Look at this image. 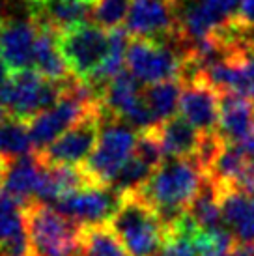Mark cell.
Instances as JSON below:
<instances>
[{
  "label": "cell",
  "mask_w": 254,
  "mask_h": 256,
  "mask_svg": "<svg viewBox=\"0 0 254 256\" xmlns=\"http://www.w3.org/2000/svg\"><path fill=\"white\" fill-rule=\"evenodd\" d=\"M206 172L196 159H168L157 168L140 192L157 210L164 226L184 215L204 184Z\"/></svg>",
  "instance_id": "cell-1"
},
{
  "label": "cell",
  "mask_w": 254,
  "mask_h": 256,
  "mask_svg": "<svg viewBox=\"0 0 254 256\" xmlns=\"http://www.w3.org/2000/svg\"><path fill=\"white\" fill-rule=\"evenodd\" d=\"M108 226L129 256H156L164 243L166 226L157 210L140 192H124Z\"/></svg>",
  "instance_id": "cell-2"
},
{
  "label": "cell",
  "mask_w": 254,
  "mask_h": 256,
  "mask_svg": "<svg viewBox=\"0 0 254 256\" xmlns=\"http://www.w3.org/2000/svg\"><path fill=\"white\" fill-rule=\"evenodd\" d=\"M22 217L32 256H78L82 252V226L62 215L56 208L32 200L22 206Z\"/></svg>",
  "instance_id": "cell-3"
},
{
  "label": "cell",
  "mask_w": 254,
  "mask_h": 256,
  "mask_svg": "<svg viewBox=\"0 0 254 256\" xmlns=\"http://www.w3.org/2000/svg\"><path fill=\"white\" fill-rule=\"evenodd\" d=\"M126 64L129 72L146 84L182 80L189 70L187 47L180 42L133 38Z\"/></svg>",
  "instance_id": "cell-4"
},
{
  "label": "cell",
  "mask_w": 254,
  "mask_h": 256,
  "mask_svg": "<svg viewBox=\"0 0 254 256\" xmlns=\"http://www.w3.org/2000/svg\"><path fill=\"white\" fill-rule=\"evenodd\" d=\"M71 78V77H70ZM66 82H56L42 77L36 70L12 73L0 88V103L8 116L30 122L43 110H49L64 98Z\"/></svg>",
  "instance_id": "cell-5"
},
{
  "label": "cell",
  "mask_w": 254,
  "mask_h": 256,
  "mask_svg": "<svg viewBox=\"0 0 254 256\" xmlns=\"http://www.w3.org/2000/svg\"><path fill=\"white\" fill-rule=\"evenodd\" d=\"M136 136L127 124L103 118V128L94 154L80 168L90 187H110L120 168L133 156Z\"/></svg>",
  "instance_id": "cell-6"
},
{
  "label": "cell",
  "mask_w": 254,
  "mask_h": 256,
  "mask_svg": "<svg viewBox=\"0 0 254 256\" xmlns=\"http://www.w3.org/2000/svg\"><path fill=\"white\" fill-rule=\"evenodd\" d=\"M110 40L94 22H78L58 32V49L68 70L80 82H88L103 66Z\"/></svg>",
  "instance_id": "cell-7"
},
{
  "label": "cell",
  "mask_w": 254,
  "mask_h": 256,
  "mask_svg": "<svg viewBox=\"0 0 254 256\" xmlns=\"http://www.w3.org/2000/svg\"><path fill=\"white\" fill-rule=\"evenodd\" d=\"M126 30L133 38L180 42V0H131Z\"/></svg>",
  "instance_id": "cell-8"
},
{
  "label": "cell",
  "mask_w": 254,
  "mask_h": 256,
  "mask_svg": "<svg viewBox=\"0 0 254 256\" xmlns=\"http://www.w3.org/2000/svg\"><path fill=\"white\" fill-rule=\"evenodd\" d=\"M103 128V112L88 116L75 128L66 131L49 148L36 152L40 161L49 166H80L84 164L98 146Z\"/></svg>",
  "instance_id": "cell-9"
},
{
  "label": "cell",
  "mask_w": 254,
  "mask_h": 256,
  "mask_svg": "<svg viewBox=\"0 0 254 256\" xmlns=\"http://www.w3.org/2000/svg\"><path fill=\"white\" fill-rule=\"evenodd\" d=\"M122 194L112 187H84L56 202V210L80 226L108 224L118 208Z\"/></svg>",
  "instance_id": "cell-10"
},
{
  "label": "cell",
  "mask_w": 254,
  "mask_h": 256,
  "mask_svg": "<svg viewBox=\"0 0 254 256\" xmlns=\"http://www.w3.org/2000/svg\"><path fill=\"white\" fill-rule=\"evenodd\" d=\"M220 110V94L202 75L184 78V92L180 100V114L200 135L217 131Z\"/></svg>",
  "instance_id": "cell-11"
},
{
  "label": "cell",
  "mask_w": 254,
  "mask_h": 256,
  "mask_svg": "<svg viewBox=\"0 0 254 256\" xmlns=\"http://www.w3.org/2000/svg\"><path fill=\"white\" fill-rule=\"evenodd\" d=\"M38 26L30 21L2 19L0 21V56L10 72H24L34 66V47Z\"/></svg>",
  "instance_id": "cell-12"
},
{
  "label": "cell",
  "mask_w": 254,
  "mask_h": 256,
  "mask_svg": "<svg viewBox=\"0 0 254 256\" xmlns=\"http://www.w3.org/2000/svg\"><path fill=\"white\" fill-rule=\"evenodd\" d=\"M215 185L226 228L240 243H254V198L248 192L230 185Z\"/></svg>",
  "instance_id": "cell-13"
},
{
  "label": "cell",
  "mask_w": 254,
  "mask_h": 256,
  "mask_svg": "<svg viewBox=\"0 0 254 256\" xmlns=\"http://www.w3.org/2000/svg\"><path fill=\"white\" fill-rule=\"evenodd\" d=\"M43 163L36 152L22 156L19 159L8 161L6 178H4V192L15 198L21 206L36 200L38 185L42 180Z\"/></svg>",
  "instance_id": "cell-14"
},
{
  "label": "cell",
  "mask_w": 254,
  "mask_h": 256,
  "mask_svg": "<svg viewBox=\"0 0 254 256\" xmlns=\"http://www.w3.org/2000/svg\"><path fill=\"white\" fill-rule=\"evenodd\" d=\"M254 129V103L240 94H220V110L217 131L224 140L240 144Z\"/></svg>",
  "instance_id": "cell-15"
},
{
  "label": "cell",
  "mask_w": 254,
  "mask_h": 256,
  "mask_svg": "<svg viewBox=\"0 0 254 256\" xmlns=\"http://www.w3.org/2000/svg\"><path fill=\"white\" fill-rule=\"evenodd\" d=\"M36 26H38V38H36L34 47L36 72L42 77L49 78V80H56V82H62V80L73 77L66 62H64L62 52L58 49V32L54 28H50L49 24H42V22H36Z\"/></svg>",
  "instance_id": "cell-16"
},
{
  "label": "cell",
  "mask_w": 254,
  "mask_h": 256,
  "mask_svg": "<svg viewBox=\"0 0 254 256\" xmlns=\"http://www.w3.org/2000/svg\"><path fill=\"white\" fill-rule=\"evenodd\" d=\"M140 98V80L134 77L131 72L124 70L105 86V90L101 94L103 118H112V120L122 122V116L133 107Z\"/></svg>",
  "instance_id": "cell-17"
},
{
  "label": "cell",
  "mask_w": 254,
  "mask_h": 256,
  "mask_svg": "<svg viewBox=\"0 0 254 256\" xmlns=\"http://www.w3.org/2000/svg\"><path fill=\"white\" fill-rule=\"evenodd\" d=\"M164 156L170 159H194L200 146V133L182 116H172L159 124Z\"/></svg>",
  "instance_id": "cell-18"
},
{
  "label": "cell",
  "mask_w": 254,
  "mask_h": 256,
  "mask_svg": "<svg viewBox=\"0 0 254 256\" xmlns=\"http://www.w3.org/2000/svg\"><path fill=\"white\" fill-rule=\"evenodd\" d=\"M32 150L28 122L14 116H6L0 122V159L14 161L32 154Z\"/></svg>",
  "instance_id": "cell-19"
},
{
  "label": "cell",
  "mask_w": 254,
  "mask_h": 256,
  "mask_svg": "<svg viewBox=\"0 0 254 256\" xmlns=\"http://www.w3.org/2000/svg\"><path fill=\"white\" fill-rule=\"evenodd\" d=\"M182 92H184V80H166V82L150 84L142 92L148 107L156 116L157 124H162V122L170 120L172 116H176Z\"/></svg>",
  "instance_id": "cell-20"
},
{
  "label": "cell",
  "mask_w": 254,
  "mask_h": 256,
  "mask_svg": "<svg viewBox=\"0 0 254 256\" xmlns=\"http://www.w3.org/2000/svg\"><path fill=\"white\" fill-rule=\"evenodd\" d=\"M190 217L196 220L200 228L204 230H213V228L222 226V214H220V202H219V191L217 185L212 178H204V184L200 187L198 194L190 202L189 210Z\"/></svg>",
  "instance_id": "cell-21"
},
{
  "label": "cell",
  "mask_w": 254,
  "mask_h": 256,
  "mask_svg": "<svg viewBox=\"0 0 254 256\" xmlns=\"http://www.w3.org/2000/svg\"><path fill=\"white\" fill-rule=\"evenodd\" d=\"M80 245L84 256H129L122 245L118 236L108 224L82 226L80 230Z\"/></svg>",
  "instance_id": "cell-22"
},
{
  "label": "cell",
  "mask_w": 254,
  "mask_h": 256,
  "mask_svg": "<svg viewBox=\"0 0 254 256\" xmlns=\"http://www.w3.org/2000/svg\"><path fill=\"white\" fill-rule=\"evenodd\" d=\"M154 172L156 170H154L152 166H148L146 163H142L138 157L131 156L129 161H127L120 168V172L116 174V178H114L110 187H112L116 192H120V194H124V192H136L148 184V180L152 178Z\"/></svg>",
  "instance_id": "cell-23"
},
{
  "label": "cell",
  "mask_w": 254,
  "mask_h": 256,
  "mask_svg": "<svg viewBox=\"0 0 254 256\" xmlns=\"http://www.w3.org/2000/svg\"><path fill=\"white\" fill-rule=\"evenodd\" d=\"M131 8V0H94L90 10V19L99 28H120V24L127 21Z\"/></svg>",
  "instance_id": "cell-24"
},
{
  "label": "cell",
  "mask_w": 254,
  "mask_h": 256,
  "mask_svg": "<svg viewBox=\"0 0 254 256\" xmlns=\"http://www.w3.org/2000/svg\"><path fill=\"white\" fill-rule=\"evenodd\" d=\"M194 243L198 256H230L238 242L228 228L219 226L213 230H200Z\"/></svg>",
  "instance_id": "cell-25"
},
{
  "label": "cell",
  "mask_w": 254,
  "mask_h": 256,
  "mask_svg": "<svg viewBox=\"0 0 254 256\" xmlns=\"http://www.w3.org/2000/svg\"><path fill=\"white\" fill-rule=\"evenodd\" d=\"M134 157H138L142 163L152 166L157 170L164 163V148L161 142V133H159V124L154 128L142 129L136 135V144H134Z\"/></svg>",
  "instance_id": "cell-26"
},
{
  "label": "cell",
  "mask_w": 254,
  "mask_h": 256,
  "mask_svg": "<svg viewBox=\"0 0 254 256\" xmlns=\"http://www.w3.org/2000/svg\"><path fill=\"white\" fill-rule=\"evenodd\" d=\"M24 230L26 228H24L22 206L2 191L0 192V247Z\"/></svg>",
  "instance_id": "cell-27"
},
{
  "label": "cell",
  "mask_w": 254,
  "mask_h": 256,
  "mask_svg": "<svg viewBox=\"0 0 254 256\" xmlns=\"http://www.w3.org/2000/svg\"><path fill=\"white\" fill-rule=\"evenodd\" d=\"M236 22L247 32L254 28V0H241L240 10L236 14Z\"/></svg>",
  "instance_id": "cell-28"
},
{
  "label": "cell",
  "mask_w": 254,
  "mask_h": 256,
  "mask_svg": "<svg viewBox=\"0 0 254 256\" xmlns=\"http://www.w3.org/2000/svg\"><path fill=\"white\" fill-rule=\"evenodd\" d=\"M230 256H254V243H236Z\"/></svg>",
  "instance_id": "cell-29"
},
{
  "label": "cell",
  "mask_w": 254,
  "mask_h": 256,
  "mask_svg": "<svg viewBox=\"0 0 254 256\" xmlns=\"http://www.w3.org/2000/svg\"><path fill=\"white\" fill-rule=\"evenodd\" d=\"M8 78H10V70H8L6 62L2 60V56H0V88L6 84Z\"/></svg>",
  "instance_id": "cell-30"
},
{
  "label": "cell",
  "mask_w": 254,
  "mask_h": 256,
  "mask_svg": "<svg viewBox=\"0 0 254 256\" xmlns=\"http://www.w3.org/2000/svg\"><path fill=\"white\" fill-rule=\"evenodd\" d=\"M24 4L28 6L30 15H34V14H38V12H40V10L43 8V4H45V0H24Z\"/></svg>",
  "instance_id": "cell-31"
},
{
  "label": "cell",
  "mask_w": 254,
  "mask_h": 256,
  "mask_svg": "<svg viewBox=\"0 0 254 256\" xmlns=\"http://www.w3.org/2000/svg\"><path fill=\"white\" fill-rule=\"evenodd\" d=\"M6 168H8V161L0 159V187H4V178H6ZM2 192V191H0Z\"/></svg>",
  "instance_id": "cell-32"
},
{
  "label": "cell",
  "mask_w": 254,
  "mask_h": 256,
  "mask_svg": "<svg viewBox=\"0 0 254 256\" xmlns=\"http://www.w3.org/2000/svg\"><path fill=\"white\" fill-rule=\"evenodd\" d=\"M8 116V112H6V108L2 107V103H0V122L4 120V118H6Z\"/></svg>",
  "instance_id": "cell-33"
},
{
  "label": "cell",
  "mask_w": 254,
  "mask_h": 256,
  "mask_svg": "<svg viewBox=\"0 0 254 256\" xmlns=\"http://www.w3.org/2000/svg\"><path fill=\"white\" fill-rule=\"evenodd\" d=\"M4 6H6V0H0V21H2V14H4Z\"/></svg>",
  "instance_id": "cell-34"
},
{
  "label": "cell",
  "mask_w": 254,
  "mask_h": 256,
  "mask_svg": "<svg viewBox=\"0 0 254 256\" xmlns=\"http://www.w3.org/2000/svg\"><path fill=\"white\" fill-rule=\"evenodd\" d=\"M90 2H94V0H90Z\"/></svg>",
  "instance_id": "cell-35"
},
{
  "label": "cell",
  "mask_w": 254,
  "mask_h": 256,
  "mask_svg": "<svg viewBox=\"0 0 254 256\" xmlns=\"http://www.w3.org/2000/svg\"><path fill=\"white\" fill-rule=\"evenodd\" d=\"M252 192H254V189H252Z\"/></svg>",
  "instance_id": "cell-36"
}]
</instances>
